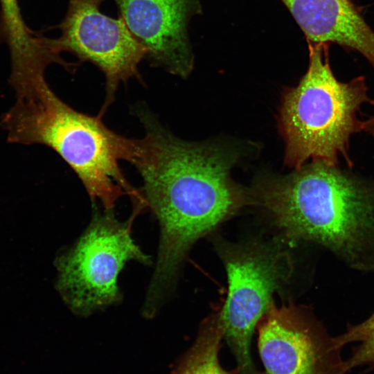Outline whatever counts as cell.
Wrapping results in <instances>:
<instances>
[{
    "label": "cell",
    "mask_w": 374,
    "mask_h": 374,
    "mask_svg": "<svg viewBox=\"0 0 374 374\" xmlns=\"http://www.w3.org/2000/svg\"><path fill=\"white\" fill-rule=\"evenodd\" d=\"M133 111L144 135L131 139L127 161L139 173L144 204L160 225L152 280L169 286L192 245L249 198L230 177L236 154L219 145L176 137L145 105H136Z\"/></svg>",
    "instance_id": "1"
},
{
    "label": "cell",
    "mask_w": 374,
    "mask_h": 374,
    "mask_svg": "<svg viewBox=\"0 0 374 374\" xmlns=\"http://www.w3.org/2000/svg\"><path fill=\"white\" fill-rule=\"evenodd\" d=\"M350 169L312 161L262 178L253 198L287 238L317 243L354 269L374 271V179Z\"/></svg>",
    "instance_id": "2"
},
{
    "label": "cell",
    "mask_w": 374,
    "mask_h": 374,
    "mask_svg": "<svg viewBox=\"0 0 374 374\" xmlns=\"http://www.w3.org/2000/svg\"><path fill=\"white\" fill-rule=\"evenodd\" d=\"M100 115L90 116L61 100L47 82L24 96L3 114L1 127L10 143L46 145L69 166L93 202L113 210L124 195L139 190L120 167L126 161L130 138L107 127Z\"/></svg>",
    "instance_id": "3"
},
{
    "label": "cell",
    "mask_w": 374,
    "mask_h": 374,
    "mask_svg": "<svg viewBox=\"0 0 374 374\" xmlns=\"http://www.w3.org/2000/svg\"><path fill=\"white\" fill-rule=\"evenodd\" d=\"M328 44L308 42V70L283 96L279 127L285 143V161L295 169L309 160L338 165L339 155L351 168L350 139L362 130L357 113L363 104H374L364 76L348 82L337 79Z\"/></svg>",
    "instance_id": "4"
},
{
    "label": "cell",
    "mask_w": 374,
    "mask_h": 374,
    "mask_svg": "<svg viewBox=\"0 0 374 374\" xmlns=\"http://www.w3.org/2000/svg\"><path fill=\"white\" fill-rule=\"evenodd\" d=\"M92 219L75 243L56 259L57 288L74 314L87 317L118 303V275L125 264L152 263L131 235V222L118 221L113 210H94Z\"/></svg>",
    "instance_id": "5"
},
{
    "label": "cell",
    "mask_w": 374,
    "mask_h": 374,
    "mask_svg": "<svg viewBox=\"0 0 374 374\" xmlns=\"http://www.w3.org/2000/svg\"><path fill=\"white\" fill-rule=\"evenodd\" d=\"M219 249L229 283L227 298L220 309L224 337L239 374H258L251 357V337L273 303V294L290 276L291 259L274 244H222Z\"/></svg>",
    "instance_id": "6"
},
{
    "label": "cell",
    "mask_w": 374,
    "mask_h": 374,
    "mask_svg": "<svg viewBox=\"0 0 374 374\" xmlns=\"http://www.w3.org/2000/svg\"><path fill=\"white\" fill-rule=\"evenodd\" d=\"M103 1L69 0L57 38L62 53L89 62L103 73L106 96L101 116L114 100L121 83L141 80L139 65L146 56L145 49L119 15L115 19L101 12Z\"/></svg>",
    "instance_id": "7"
},
{
    "label": "cell",
    "mask_w": 374,
    "mask_h": 374,
    "mask_svg": "<svg viewBox=\"0 0 374 374\" xmlns=\"http://www.w3.org/2000/svg\"><path fill=\"white\" fill-rule=\"evenodd\" d=\"M262 374H346L343 346L312 313L273 303L257 325Z\"/></svg>",
    "instance_id": "8"
},
{
    "label": "cell",
    "mask_w": 374,
    "mask_h": 374,
    "mask_svg": "<svg viewBox=\"0 0 374 374\" xmlns=\"http://www.w3.org/2000/svg\"><path fill=\"white\" fill-rule=\"evenodd\" d=\"M114 1L150 65L186 78L194 63L188 24L202 12L200 0Z\"/></svg>",
    "instance_id": "9"
},
{
    "label": "cell",
    "mask_w": 374,
    "mask_h": 374,
    "mask_svg": "<svg viewBox=\"0 0 374 374\" xmlns=\"http://www.w3.org/2000/svg\"><path fill=\"white\" fill-rule=\"evenodd\" d=\"M308 42H333L364 56L374 69V32L350 0H281Z\"/></svg>",
    "instance_id": "10"
},
{
    "label": "cell",
    "mask_w": 374,
    "mask_h": 374,
    "mask_svg": "<svg viewBox=\"0 0 374 374\" xmlns=\"http://www.w3.org/2000/svg\"><path fill=\"white\" fill-rule=\"evenodd\" d=\"M223 337L219 310L202 321L194 344L178 362L173 374H231L219 359Z\"/></svg>",
    "instance_id": "11"
},
{
    "label": "cell",
    "mask_w": 374,
    "mask_h": 374,
    "mask_svg": "<svg viewBox=\"0 0 374 374\" xmlns=\"http://www.w3.org/2000/svg\"><path fill=\"white\" fill-rule=\"evenodd\" d=\"M337 339L343 347L350 343H357L346 360L348 371L361 366H374V312L364 321L349 327Z\"/></svg>",
    "instance_id": "12"
},
{
    "label": "cell",
    "mask_w": 374,
    "mask_h": 374,
    "mask_svg": "<svg viewBox=\"0 0 374 374\" xmlns=\"http://www.w3.org/2000/svg\"><path fill=\"white\" fill-rule=\"evenodd\" d=\"M362 130L371 134L374 138V116L362 121Z\"/></svg>",
    "instance_id": "13"
}]
</instances>
